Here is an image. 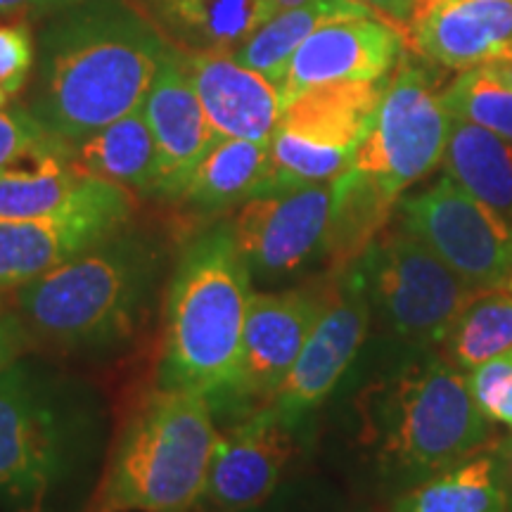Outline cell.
I'll use <instances>...</instances> for the list:
<instances>
[{"mask_svg": "<svg viewBox=\"0 0 512 512\" xmlns=\"http://www.w3.org/2000/svg\"><path fill=\"white\" fill-rule=\"evenodd\" d=\"M110 439L98 384L41 351L19 356L0 370V512H81Z\"/></svg>", "mask_w": 512, "mask_h": 512, "instance_id": "obj_1", "label": "cell"}, {"mask_svg": "<svg viewBox=\"0 0 512 512\" xmlns=\"http://www.w3.org/2000/svg\"><path fill=\"white\" fill-rule=\"evenodd\" d=\"M384 347L351 401V441L370 484L396 498L482 451L491 425L441 349Z\"/></svg>", "mask_w": 512, "mask_h": 512, "instance_id": "obj_2", "label": "cell"}, {"mask_svg": "<svg viewBox=\"0 0 512 512\" xmlns=\"http://www.w3.org/2000/svg\"><path fill=\"white\" fill-rule=\"evenodd\" d=\"M178 249L138 223L12 292L34 349L60 361H110L147 335Z\"/></svg>", "mask_w": 512, "mask_h": 512, "instance_id": "obj_3", "label": "cell"}, {"mask_svg": "<svg viewBox=\"0 0 512 512\" xmlns=\"http://www.w3.org/2000/svg\"><path fill=\"white\" fill-rule=\"evenodd\" d=\"M169 46L131 0H86L57 12L38 36L29 112L76 145L145 105Z\"/></svg>", "mask_w": 512, "mask_h": 512, "instance_id": "obj_4", "label": "cell"}, {"mask_svg": "<svg viewBox=\"0 0 512 512\" xmlns=\"http://www.w3.org/2000/svg\"><path fill=\"white\" fill-rule=\"evenodd\" d=\"M252 294L230 219L195 228L166 285L157 387L202 394L214 408L235 382Z\"/></svg>", "mask_w": 512, "mask_h": 512, "instance_id": "obj_5", "label": "cell"}, {"mask_svg": "<svg viewBox=\"0 0 512 512\" xmlns=\"http://www.w3.org/2000/svg\"><path fill=\"white\" fill-rule=\"evenodd\" d=\"M216 437L207 396L155 387L121 422L81 512H197Z\"/></svg>", "mask_w": 512, "mask_h": 512, "instance_id": "obj_6", "label": "cell"}, {"mask_svg": "<svg viewBox=\"0 0 512 512\" xmlns=\"http://www.w3.org/2000/svg\"><path fill=\"white\" fill-rule=\"evenodd\" d=\"M370 313L387 342L441 347L475 292L406 230H384L356 261Z\"/></svg>", "mask_w": 512, "mask_h": 512, "instance_id": "obj_7", "label": "cell"}, {"mask_svg": "<svg viewBox=\"0 0 512 512\" xmlns=\"http://www.w3.org/2000/svg\"><path fill=\"white\" fill-rule=\"evenodd\" d=\"M453 114L430 69L401 57L351 166L399 197L444 159Z\"/></svg>", "mask_w": 512, "mask_h": 512, "instance_id": "obj_8", "label": "cell"}, {"mask_svg": "<svg viewBox=\"0 0 512 512\" xmlns=\"http://www.w3.org/2000/svg\"><path fill=\"white\" fill-rule=\"evenodd\" d=\"M335 280L337 275L320 273L280 290H254L242 332L238 373L230 392L214 406L216 420L240 418L273 399L323 316L335 292Z\"/></svg>", "mask_w": 512, "mask_h": 512, "instance_id": "obj_9", "label": "cell"}, {"mask_svg": "<svg viewBox=\"0 0 512 512\" xmlns=\"http://www.w3.org/2000/svg\"><path fill=\"white\" fill-rule=\"evenodd\" d=\"M399 228L420 240L472 292L494 290L512 275V221L441 176L399 200Z\"/></svg>", "mask_w": 512, "mask_h": 512, "instance_id": "obj_10", "label": "cell"}, {"mask_svg": "<svg viewBox=\"0 0 512 512\" xmlns=\"http://www.w3.org/2000/svg\"><path fill=\"white\" fill-rule=\"evenodd\" d=\"M136 197L124 185L88 176L60 211L34 219L0 216V290L15 292L76 254L136 223Z\"/></svg>", "mask_w": 512, "mask_h": 512, "instance_id": "obj_11", "label": "cell"}, {"mask_svg": "<svg viewBox=\"0 0 512 512\" xmlns=\"http://www.w3.org/2000/svg\"><path fill=\"white\" fill-rule=\"evenodd\" d=\"M330 207L332 181L268 192L238 207L230 226L254 290L297 285L325 264Z\"/></svg>", "mask_w": 512, "mask_h": 512, "instance_id": "obj_12", "label": "cell"}, {"mask_svg": "<svg viewBox=\"0 0 512 512\" xmlns=\"http://www.w3.org/2000/svg\"><path fill=\"white\" fill-rule=\"evenodd\" d=\"M373 328V313L356 264L337 273L335 292L302 354L273 399L266 403L294 432L302 434L339 382L354 368Z\"/></svg>", "mask_w": 512, "mask_h": 512, "instance_id": "obj_13", "label": "cell"}, {"mask_svg": "<svg viewBox=\"0 0 512 512\" xmlns=\"http://www.w3.org/2000/svg\"><path fill=\"white\" fill-rule=\"evenodd\" d=\"M299 432L271 406L228 420L219 430L197 512H256L294 477Z\"/></svg>", "mask_w": 512, "mask_h": 512, "instance_id": "obj_14", "label": "cell"}, {"mask_svg": "<svg viewBox=\"0 0 512 512\" xmlns=\"http://www.w3.org/2000/svg\"><path fill=\"white\" fill-rule=\"evenodd\" d=\"M406 36L380 17L332 19L292 55L278 93L283 102L337 81H380L403 57Z\"/></svg>", "mask_w": 512, "mask_h": 512, "instance_id": "obj_15", "label": "cell"}, {"mask_svg": "<svg viewBox=\"0 0 512 512\" xmlns=\"http://www.w3.org/2000/svg\"><path fill=\"white\" fill-rule=\"evenodd\" d=\"M145 117L157 147V174L150 197L178 202L197 166L221 138L202 110L183 53L176 46L166 50L155 83L147 93Z\"/></svg>", "mask_w": 512, "mask_h": 512, "instance_id": "obj_16", "label": "cell"}, {"mask_svg": "<svg viewBox=\"0 0 512 512\" xmlns=\"http://www.w3.org/2000/svg\"><path fill=\"white\" fill-rule=\"evenodd\" d=\"M183 62L219 138L254 143H268L273 138L285 102L266 76L240 64L230 50L183 53Z\"/></svg>", "mask_w": 512, "mask_h": 512, "instance_id": "obj_17", "label": "cell"}, {"mask_svg": "<svg viewBox=\"0 0 512 512\" xmlns=\"http://www.w3.org/2000/svg\"><path fill=\"white\" fill-rule=\"evenodd\" d=\"M408 41L422 60L475 69L512 43V0H418Z\"/></svg>", "mask_w": 512, "mask_h": 512, "instance_id": "obj_18", "label": "cell"}, {"mask_svg": "<svg viewBox=\"0 0 512 512\" xmlns=\"http://www.w3.org/2000/svg\"><path fill=\"white\" fill-rule=\"evenodd\" d=\"M136 5L183 53L235 50L275 15L268 0H136Z\"/></svg>", "mask_w": 512, "mask_h": 512, "instance_id": "obj_19", "label": "cell"}, {"mask_svg": "<svg viewBox=\"0 0 512 512\" xmlns=\"http://www.w3.org/2000/svg\"><path fill=\"white\" fill-rule=\"evenodd\" d=\"M387 81L384 76L380 81H337L309 88L283 107L278 128L316 145L356 152Z\"/></svg>", "mask_w": 512, "mask_h": 512, "instance_id": "obj_20", "label": "cell"}, {"mask_svg": "<svg viewBox=\"0 0 512 512\" xmlns=\"http://www.w3.org/2000/svg\"><path fill=\"white\" fill-rule=\"evenodd\" d=\"M268 147L271 140L254 143V140L221 138L197 166L176 204L188 209L200 221V226H207L228 209H238L254 197L264 195Z\"/></svg>", "mask_w": 512, "mask_h": 512, "instance_id": "obj_21", "label": "cell"}, {"mask_svg": "<svg viewBox=\"0 0 512 512\" xmlns=\"http://www.w3.org/2000/svg\"><path fill=\"white\" fill-rule=\"evenodd\" d=\"M399 197L366 171L349 166L332 181V207L325 238V273H344L387 230Z\"/></svg>", "mask_w": 512, "mask_h": 512, "instance_id": "obj_22", "label": "cell"}, {"mask_svg": "<svg viewBox=\"0 0 512 512\" xmlns=\"http://www.w3.org/2000/svg\"><path fill=\"white\" fill-rule=\"evenodd\" d=\"M505 505V467L496 444L403 491L389 512H505Z\"/></svg>", "mask_w": 512, "mask_h": 512, "instance_id": "obj_23", "label": "cell"}, {"mask_svg": "<svg viewBox=\"0 0 512 512\" xmlns=\"http://www.w3.org/2000/svg\"><path fill=\"white\" fill-rule=\"evenodd\" d=\"M69 162L81 174L150 197L157 174V147L145 105L72 145Z\"/></svg>", "mask_w": 512, "mask_h": 512, "instance_id": "obj_24", "label": "cell"}, {"mask_svg": "<svg viewBox=\"0 0 512 512\" xmlns=\"http://www.w3.org/2000/svg\"><path fill=\"white\" fill-rule=\"evenodd\" d=\"M347 17H380L361 0H306L297 8L283 10L261 24L252 36L233 53L235 60L245 67L266 76L275 88L280 86L292 55L313 31ZM382 19V17H380Z\"/></svg>", "mask_w": 512, "mask_h": 512, "instance_id": "obj_25", "label": "cell"}, {"mask_svg": "<svg viewBox=\"0 0 512 512\" xmlns=\"http://www.w3.org/2000/svg\"><path fill=\"white\" fill-rule=\"evenodd\" d=\"M444 171L467 192L512 221V143L489 128L453 117Z\"/></svg>", "mask_w": 512, "mask_h": 512, "instance_id": "obj_26", "label": "cell"}, {"mask_svg": "<svg viewBox=\"0 0 512 512\" xmlns=\"http://www.w3.org/2000/svg\"><path fill=\"white\" fill-rule=\"evenodd\" d=\"M441 347V354L465 373L510 351L512 294L496 287L472 294L465 309L453 320Z\"/></svg>", "mask_w": 512, "mask_h": 512, "instance_id": "obj_27", "label": "cell"}, {"mask_svg": "<svg viewBox=\"0 0 512 512\" xmlns=\"http://www.w3.org/2000/svg\"><path fill=\"white\" fill-rule=\"evenodd\" d=\"M69 155L38 157L29 166L0 169V216L34 219L60 211L86 181Z\"/></svg>", "mask_w": 512, "mask_h": 512, "instance_id": "obj_28", "label": "cell"}, {"mask_svg": "<svg viewBox=\"0 0 512 512\" xmlns=\"http://www.w3.org/2000/svg\"><path fill=\"white\" fill-rule=\"evenodd\" d=\"M354 152L323 147L304 140L285 128H275L268 147L266 192L299 188V185L330 183L351 166Z\"/></svg>", "mask_w": 512, "mask_h": 512, "instance_id": "obj_29", "label": "cell"}, {"mask_svg": "<svg viewBox=\"0 0 512 512\" xmlns=\"http://www.w3.org/2000/svg\"><path fill=\"white\" fill-rule=\"evenodd\" d=\"M441 95L453 117L489 128L512 143V88L486 79L475 67L460 74Z\"/></svg>", "mask_w": 512, "mask_h": 512, "instance_id": "obj_30", "label": "cell"}, {"mask_svg": "<svg viewBox=\"0 0 512 512\" xmlns=\"http://www.w3.org/2000/svg\"><path fill=\"white\" fill-rule=\"evenodd\" d=\"M69 152L72 145L53 136L29 112V107L0 110V169L46 155H69Z\"/></svg>", "mask_w": 512, "mask_h": 512, "instance_id": "obj_31", "label": "cell"}, {"mask_svg": "<svg viewBox=\"0 0 512 512\" xmlns=\"http://www.w3.org/2000/svg\"><path fill=\"white\" fill-rule=\"evenodd\" d=\"M467 382L486 418L512 430V349L470 370Z\"/></svg>", "mask_w": 512, "mask_h": 512, "instance_id": "obj_32", "label": "cell"}, {"mask_svg": "<svg viewBox=\"0 0 512 512\" xmlns=\"http://www.w3.org/2000/svg\"><path fill=\"white\" fill-rule=\"evenodd\" d=\"M36 60L34 38L27 24H0V86L17 95L27 86Z\"/></svg>", "mask_w": 512, "mask_h": 512, "instance_id": "obj_33", "label": "cell"}, {"mask_svg": "<svg viewBox=\"0 0 512 512\" xmlns=\"http://www.w3.org/2000/svg\"><path fill=\"white\" fill-rule=\"evenodd\" d=\"M256 512H368L358 505L344 501L330 489L316 482L292 477L283 489Z\"/></svg>", "mask_w": 512, "mask_h": 512, "instance_id": "obj_34", "label": "cell"}, {"mask_svg": "<svg viewBox=\"0 0 512 512\" xmlns=\"http://www.w3.org/2000/svg\"><path fill=\"white\" fill-rule=\"evenodd\" d=\"M34 349L27 328L15 309H5L0 313V370L17 361L19 356L29 354Z\"/></svg>", "mask_w": 512, "mask_h": 512, "instance_id": "obj_35", "label": "cell"}, {"mask_svg": "<svg viewBox=\"0 0 512 512\" xmlns=\"http://www.w3.org/2000/svg\"><path fill=\"white\" fill-rule=\"evenodd\" d=\"M86 0H0V17L19 19H41L53 17L57 12L74 8Z\"/></svg>", "mask_w": 512, "mask_h": 512, "instance_id": "obj_36", "label": "cell"}, {"mask_svg": "<svg viewBox=\"0 0 512 512\" xmlns=\"http://www.w3.org/2000/svg\"><path fill=\"white\" fill-rule=\"evenodd\" d=\"M361 3H366L368 8H373L384 22L394 24V27L399 29L408 41V27H411V19H413L418 0H361Z\"/></svg>", "mask_w": 512, "mask_h": 512, "instance_id": "obj_37", "label": "cell"}, {"mask_svg": "<svg viewBox=\"0 0 512 512\" xmlns=\"http://www.w3.org/2000/svg\"><path fill=\"white\" fill-rule=\"evenodd\" d=\"M479 72H482L486 79L501 83L505 88H512V43L498 50L494 57H489L484 64H479Z\"/></svg>", "mask_w": 512, "mask_h": 512, "instance_id": "obj_38", "label": "cell"}, {"mask_svg": "<svg viewBox=\"0 0 512 512\" xmlns=\"http://www.w3.org/2000/svg\"><path fill=\"white\" fill-rule=\"evenodd\" d=\"M501 456L505 467V489H508V505H505V512H512V439L501 441Z\"/></svg>", "mask_w": 512, "mask_h": 512, "instance_id": "obj_39", "label": "cell"}, {"mask_svg": "<svg viewBox=\"0 0 512 512\" xmlns=\"http://www.w3.org/2000/svg\"><path fill=\"white\" fill-rule=\"evenodd\" d=\"M268 3H271V8H273V12H275V15H278V12H283V10L297 8V5H302V3H306V0H268Z\"/></svg>", "mask_w": 512, "mask_h": 512, "instance_id": "obj_40", "label": "cell"}, {"mask_svg": "<svg viewBox=\"0 0 512 512\" xmlns=\"http://www.w3.org/2000/svg\"><path fill=\"white\" fill-rule=\"evenodd\" d=\"M5 102H8V93H5V88L0 86V110H3V107H5Z\"/></svg>", "mask_w": 512, "mask_h": 512, "instance_id": "obj_41", "label": "cell"}, {"mask_svg": "<svg viewBox=\"0 0 512 512\" xmlns=\"http://www.w3.org/2000/svg\"><path fill=\"white\" fill-rule=\"evenodd\" d=\"M5 311V294H3V290H0V313Z\"/></svg>", "mask_w": 512, "mask_h": 512, "instance_id": "obj_42", "label": "cell"}, {"mask_svg": "<svg viewBox=\"0 0 512 512\" xmlns=\"http://www.w3.org/2000/svg\"><path fill=\"white\" fill-rule=\"evenodd\" d=\"M508 285H510V294H512V275L508 278Z\"/></svg>", "mask_w": 512, "mask_h": 512, "instance_id": "obj_43", "label": "cell"}]
</instances>
